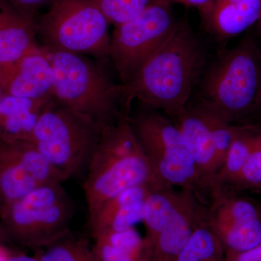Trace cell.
Returning a JSON list of instances; mask_svg holds the SVG:
<instances>
[{
    "label": "cell",
    "mask_w": 261,
    "mask_h": 261,
    "mask_svg": "<svg viewBox=\"0 0 261 261\" xmlns=\"http://www.w3.org/2000/svg\"><path fill=\"white\" fill-rule=\"evenodd\" d=\"M176 261H226V252L206 219L196 228Z\"/></svg>",
    "instance_id": "obj_22"
},
{
    "label": "cell",
    "mask_w": 261,
    "mask_h": 261,
    "mask_svg": "<svg viewBox=\"0 0 261 261\" xmlns=\"http://www.w3.org/2000/svg\"><path fill=\"white\" fill-rule=\"evenodd\" d=\"M260 128L261 123L240 124L228 149L224 164L215 178L214 192L212 197L229 187L238 177L255 145Z\"/></svg>",
    "instance_id": "obj_20"
},
{
    "label": "cell",
    "mask_w": 261,
    "mask_h": 261,
    "mask_svg": "<svg viewBox=\"0 0 261 261\" xmlns=\"http://www.w3.org/2000/svg\"><path fill=\"white\" fill-rule=\"evenodd\" d=\"M55 75L47 51L39 46L0 70L3 94L27 99L53 97Z\"/></svg>",
    "instance_id": "obj_12"
},
{
    "label": "cell",
    "mask_w": 261,
    "mask_h": 261,
    "mask_svg": "<svg viewBox=\"0 0 261 261\" xmlns=\"http://www.w3.org/2000/svg\"><path fill=\"white\" fill-rule=\"evenodd\" d=\"M204 27L220 41L238 37L261 18V0H212L200 10Z\"/></svg>",
    "instance_id": "obj_15"
},
{
    "label": "cell",
    "mask_w": 261,
    "mask_h": 261,
    "mask_svg": "<svg viewBox=\"0 0 261 261\" xmlns=\"http://www.w3.org/2000/svg\"><path fill=\"white\" fill-rule=\"evenodd\" d=\"M104 128L54 100L38 119L30 142L65 181L84 180Z\"/></svg>",
    "instance_id": "obj_6"
},
{
    "label": "cell",
    "mask_w": 261,
    "mask_h": 261,
    "mask_svg": "<svg viewBox=\"0 0 261 261\" xmlns=\"http://www.w3.org/2000/svg\"><path fill=\"white\" fill-rule=\"evenodd\" d=\"M205 47L186 22H178L162 46L127 83L119 84L122 116H129L132 102L163 111L169 118L188 105L205 69Z\"/></svg>",
    "instance_id": "obj_1"
},
{
    "label": "cell",
    "mask_w": 261,
    "mask_h": 261,
    "mask_svg": "<svg viewBox=\"0 0 261 261\" xmlns=\"http://www.w3.org/2000/svg\"><path fill=\"white\" fill-rule=\"evenodd\" d=\"M64 181L32 142L0 139V211L41 185Z\"/></svg>",
    "instance_id": "obj_10"
},
{
    "label": "cell",
    "mask_w": 261,
    "mask_h": 261,
    "mask_svg": "<svg viewBox=\"0 0 261 261\" xmlns=\"http://www.w3.org/2000/svg\"><path fill=\"white\" fill-rule=\"evenodd\" d=\"M171 4L157 0L135 18L114 27L109 61L120 84L127 83L176 29L178 22Z\"/></svg>",
    "instance_id": "obj_9"
},
{
    "label": "cell",
    "mask_w": 261,
    "mask_h": 261,
    "mask_svg": "<svg viewBox=\"0 0 261 261\" xmlns=\"http://www.w3.org/2000/svg\"><path fill=\"white\" fill-rule=\"evenodd\" d=\"M129 121L158 181L166 188L192 190L209 203L210 188L174 123L161 111L142 106L130 113Z\"/></svg>",
    "instance_id": "obj_5"
},
{
    "label": "cell",
    "mask_w": 261,
    "mask_h": 261,
    "mask_svg": "<svg viewBox=\"0 0 261 261\" xmlns=\"http://www.w3.org/2000/svg\"><path fill=\"white\" fill-rule=\"evenodd\" d=\"M3 95V90H2V89L0 88V97H2V96Z\"/></svg>",
    "instance_id": "obj_35"
},
{
    "label": "cell",
    "mask_w": 261,
    "mask_h": 261,
    "mask_svg": "<svg viewBox=\"0 0 261 261\" xmlns=\"http://www.w3.org/2000/svg\"><path fill=\"white\" fill-rule=\"evenodd\" d=\"M170 3H176L187 7H193L199 10L204 9L210 4L212 0H167Z\"/></svg>",
    "instance_id": "obj_30"
},
{
    "label": "cell",
    "mask_w": 261,
    "mask_h": 261,
    "mask_svg": "<svg viewBox=\"0 0 261 261\" xmlns=\"http://www.w3.org/2000/svg\"><path fill=\"white\" fill-rule=\"evenodd\" d=\"M37 40V23L0 0V70L39 47Z\"/></svg>",
    "instance_id": "obj_17"
},
{
    "label": "cell",
    "mask_w": 261,
    "mask_h": 261,
    "mask_svg": "<svg viewBox=\"0 0 261 261\" xmlns=\"http://www.w3.org/2000/svg\"><path fill=\"white\" fill-rule=\"evenodd\" d=\"M200 100L232 124L261 104V45L247 36L223 51L201 77Z\"/></svg>",
    "instance_id": "obj_4"
},
{
    "label": "cell",
    "mask_w": 261,
    "mask_h": 261,
    "mask_svg": "<svg viewBox=\"0 0 261 261\" xmlns=\"http://www.w3.org/2000/svg\"><path fill=\"white\" fill-rule=\"evenodd\" d=\"M170 119L179 130L202 178L210 188L212 197L219 168L214 139L205 119L196 104L187 105L181 113Z\"/></svg>",
    "instance_id": "obj_14"
},
{
    "label": "cell",
    "mask_w": 261,
    "mask_h": 261,
    "mask_svg": "<svg viewBox=\"0 0 261 261\" xmlns=\"http://www.w3.org/2000/svg\"><path fill=\"white\" fill-rule=\"evenodd\" d=\"M150 190L147 185L130 187L106 201L88 215V226L92 238L129 229L143 221L146 197Z\"/></svg>",
    "instance_id": "obj_13"
},
{
    "label": "cell",
    "mask_w": 261,
    "mask_h": 261,
    "mask_svg": "<svg viewBox=\"0 0 261 261\" xmlns=\"http://www.w3.org/2000/svg\"><path fill=\"white\" fill-rule=\"evenodd\" d=\"M109 22L92 0H51L37 21L40 47L109 61Z\"/></svg>",
    "instance_id": "obj_8"
},
{
    "label": "cell",
    "mask_w": 261,
    "mask_h": 261,
    "mask_svg": "<svg viewBox=\"0 0 261 261\" xmlns=\"http://www.w3.org/2000/svg\"><path fill=\"white\" fill-rule=\"evenodd\" d=\"M8 244H10L9 242H8V239L5 236L4 231H3L1 225H0V248L5 247Z\"/></svg>",
    "instance_id": "obj_31"
},
{
    "label": "cell",
    "mask_w": 261,
    "mask_h": 261,
    "mask_svg": "<svg viewBox=\"0 0 261 261\" xmlns=\"http://www.w3.org/2000/svg\"><path fill=\"white\" fill-rule=\"evenodd\" d=\"M3 261H40L35 255H27L23 252H13L6 250L5 252Z\"/></svg>",
    "instance_id": "obj_29"
},
{
    "label": "cell",
    "mask_w": 261,
    "mask_h": 261,
    "mask_svg": "<svg viewBox=\"0 0 261 261\" xmlns=\"http://www.w3.org/2000/svg\"><path fill=\"white\" fill-rule=\"evenodd\" d=\"M53 101V97L33 99L3 94L0 97V139L30 142L38 119Z\"/></svg>",
    "instance_id": "obj_18"
},
{
    "label": "cell",
    "mask_w": 261,
    "mask_h": 261,
    "mask_svg": "<svg viewBox=\"0 0 261 261\" xmlns=\"http://www.w3.org/2000/svg\"><path fill=\"white\" fill-rule=\"evenodd\" d=\"M257 113H258L259 114H260L261 116V104H260V107H259V108H258V111H257Z\"/></svg>",
    "instance_id": "obj_34"
},
{
    "label": "cell",
    "mask_w": 261,
    "mask_h": 261,
    "mask_svg": "<svg viewBox=\"0 0 261 261\" xmlns=\"http://www.w3.org/2000/svg\"><path fill=\"white\" fill-rule=\"evenodd\" d=\"M257 35H258L259 39H260L261 42V18L259 20L258 23H257Z\"/></svg>",
    "instance_id": "obj_32"
},
{
    "label": "cell",
    "mask_w": 261,
    "mask_h": 261,
    "mask_svg": "<svg viewBox=\"0 0 261 261\" xmlns=\"http://www.w3.org/2000/svg\"><path fill=\"white\" fill-rule=\"evenodd\" d=\"M208 126L214 139L216 161L219 170L224 164L231 142L238 132L240 124H232L226 121L210 106L200 100L196 104ZM218 171V173H219Z\"/></svg>",
    "instance_id": "obj_23"
},
{
    "label": "cell",
    "mask_w": 261,
    "mask_h": 261,
    "mask_svg": "<svg viewBox=\"0 0 261 261\" xmlns=\"http://www.w3.org/2000/svg\"><path fill=\"white\" fill-rule=\"evenodd\" d=\"M257 206H258L259 211H260V214L261 216V202L257 201Z\"/></svg>",
    "instance_id": "obj_33"
},
{
    "label": "cell",
    "mask_w": 261,
    "mask_h": 261,
    "mask_svg": "<svg viewBox=\"0 0 261 261\" xmlns=\"http://www.w3.org/2000/svg\"><path fill=\"white\" fill-rule=\"evenodd\" d=\"M226 261H261V245L241 252H226Z\"/></svg>",
    "instance_id": "obj_28"
},
{
    "label": "cell",
    "mask_w": 261,
    "mask_h": 261,
    "mask_svg": "<svg viewBox=\"0 0 261 261\" xmlns=\"http://www.w3.org/2000/svg\"><path fill=\"white\" fill-rule=\"evenodd\" d=\"M74 214L63 182H51L0 211V225L10 244L36 251L69 232Z\"/></svg>",
    "instance_id": "obj_7"
},
{
    "label": "cell",
    "mask_w": 261,
    "mask_h": 261,
    "mask_svg": "<svg viewBox=\"0 0 261 261\" xmlns=\"http://www.w3.org/2000/svg\"><path fill=\"white\" fill-rule=\"evenodd\" d=\"M207 205L197 195L192 196L168 226L147 245L151 261H176L196 228L205 221Z\"/></svg>",
    "instance_id": "obj_16"
},
{
    "label": "cell",
    "mask_w": 261,
    "mask_h": 261,
    "mask_svg": "<svg viewBox=\"0 0 261 261\" xmlns=\"http://www.w3.org/2000/svg\"><path fill=\"white\" fill-rule=\"evenodd\" d=\"M114 27L126 23L157 0H92Z\"/></svg>",
    "instance_id": "obj_24"
},
{
    "label": "cell",
    "mask_w": 261,
    "mask_h": 261,
    "mask_svg": "<svg viewBox=\"0 0 261 261\" xmlns=\"http://www.w3.org/2000/svg\"><path fill=\"white\" fill-rule=\"evenodd\" d=\"M34 255L40 261H100L88 240L71 231L36 250Z\"/></svg>",
    "instance_id": "obj_21"
},
{
    "label": "cell",
    "mask_w": 261,
    "mask_h": 261,
    "mask_svg": "<svg viewBox=\"0 0 261 261\" xmlns=\"http://www.w3.org/2000/svg\"><path fill=\"white\" fill-rule=\"evenodd\" d=\"M140 185L166 188L154 177L129 117L122 116L103 129L84 178L88 215L121 192Z\"/></svg>",
    "instance_id": "obj_2"
},
{
    "label": "cell",
    "mask_w": 261,
    "mask_h": 261,
    "mask_svg": "<svg viewBox=\"0 0 261 261\" xmlns=\"http://www.w3.org/2000/svg\"><path fill=\"white\" fill-rule=\"evenodd\" d=\"M93 249L100 261H145L110 245L102 239H93Z\"/></svg>",
    "instance_id": "obj_26"
},
{
    "label": "cell",
    "mask_w": 261,
    "mask_h": 261,
    "mask_svg": "<svg viewBox=\"0 0 261 261\" xmlns=\"http://www.w3.org/2000/svg\"><path fill=\"white\" fill-rule=\"evenodd\" d=\"M209 203L206 224L225 252H245L261 245V216L256 200L224 190Z\"/></svg>",
    "instance_id": "obj_11"
},
{
    "label": "cell",
    "mask_w": 261,
    "mask_h": 261,
    "mask_svg": "<svg viewBox=\"0 0 261 261\" xmlns=\"http://www.w3.org/2000/svg\"><path fill=\"white\" fill-rule=\"evenodd\" d=\"M236 190L261 191V128L248 159L229 187Z\"/></svg>",
    "instance_id": "obj_25"
},
{
    "label": "cell",
    "mask_w": 261,
    "mask_h": 261,
    "mask_svg": "<svg viewBox=\"0 0 261 261\" xmlns=\"http://www.w3.org/2000/svg\"><path fill=\"white\" fill-rule=\"evenodd\" d=\"M195 195V192L187 189L159 188L149 191L146 197L143 219L147 245L168 226Z\"/></svg>",
    "instance_id": "obj_19"
},
{
    "label": "cell",
    "mask_w": 261,
    "mask_h": 261,
    "mask_svg": "<svg viewBox=\"0 0 261 261\" xmlns=\"http://www.w3.org/2000/svg\"><path fill=\"white\" fill-rule=\"evenodd\" d=\"M44 50L54 70L55 102L103 128L120 119L119 82L113 80L111 62L66 51Z\"/></svg>",
    "instance_id": "obj_3"
},
{
    "label": "cell",
    "mask_w": 261,
    "mask_h": 261,
    "mask_svg": "<svg viewBox=\"0 0 261 261\" xmlns=\"http://www.w3.org/2000/svg\"><path fill=\"white\" fill-rule=\"evenodd\" d=\"M25 18L37 23L42 10L49 6L51 0H8Z\"/></svg>",
    "instance_id": "obj_27"
}]
</instances>
